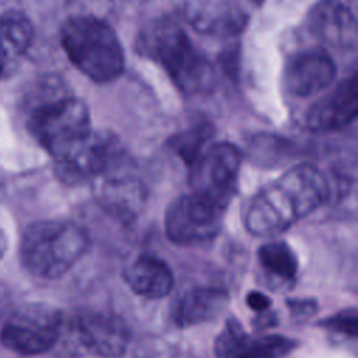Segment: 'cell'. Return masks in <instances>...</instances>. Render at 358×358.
Masks as SVG:
<instances>
[{"label":"cell","instance_id":"5bb4252c","mask_svg":"<svg viewBox=\"0 0 358 358\" xmlns=\"http://www.w3.org/2000/svg\"><path fill=\"white\" fill-rule=\"evenodd\" d=\"M337 67L330 53L320 46L294 53L284 69V87L296 98H308L331 85Z\"/></svg>","mask_w":358,"mask_h":358},{"label":"cell","instance_id":"ac0fdd59","mask_svg":"<svg viewBox=\"0 0 358 358\" xmlns=\"http://www.w3.org/2000/svg\"><path fill=\"white\" fill-rule=\"evenodd\" d=\"M126 285L143 298L161 299L166 296L173 285L175 277L169 266L152 255H140L122 273Z\"/></svg>","mask_w":358,"mask_h":358},{"label":"cell","instance_id":"277c9868","mask_svg":"<svg viewBox=\"0 0 358 358\" xmlns=\"http://www.w3.org/2000/svg\"><path fill=\"white\" fill-rule=\"evenodd\" d=\"M90 248L87 231L69 220H43L25 228L20 242L24 268L43 280L69 273Z\"/></svg>","mask_w":358,"mask_h":358},{"label":"cell","instance_id":"484cf974","mask_svg":"<svg viewBox=\"0 0 358 358\" xmlns=\"http://www.w3.org/2000/svg\"><path fill=\"white\" fill-rule=\"evenodd\" d=\"M173 358H201V357H199L194 351H192V350H189V348H179L176 352H175V355H173Z\"/></svg>","mask_w":358,"mask_h":358},{"label":"cell","instance_id":"9a60e30c","mask_svg":"<svg viewBox=\"0 0 358 358\" xmlns=\"http://www.w3.org/2000/svg\"><path fill=\"white\" fill-rule=\"evenodd\" d=\"M357 113V74L352 73L308 109L305 124L310 131L329 133L348 126Z\"/></svg>","mask_w":358,"mask_h":358},{"label":"cell","instance_id":"30bf717a","mask_svg":"<svg viewBox=\"0 0 358 358\" xmlns=\"http://www.w3.org/2000/svg\"><path fill=\"white\" fill-rule=\"evenodd\" d=\"M225 208L204 196L189 192L176 197L166 208L164 228L176 245L192 246L218 235Z\"/></svg>","mask_w":358,"mask_h":358},{"label":"cell","instance_id":"ba28073f","mask_svg":"<svg viewBox=\"0 0 358 358\" xmlns=\"http://www.w3.org/2000/svg\"><path fill=\"white\" fill-rule=\"evenodd\" d=\"M90 185L98 204L124 222L133 221L145 201V186L124 147L109 159Z\"/></svg>","mask_w":358,"mask_h":358},{"label":"cell","instance_id":"e0dca14e","mask_svg":"<svg viewBox=\"0 0 358 358\" xmlns=\"http://www.w3.org/2000/svg\"><path fill=\"white\" fill-rule=\"evenodd\" d=\"M310 32L324 45L354 48L357 45V20L352 11L340 1H322L308 13Z\"/></svg>","mask_w":358,"mask_h":358},{"label":"cell","instance_id":"6da1fadb","mask_svg":"<svg viewBox=\"0 0 358 358\" xmlns=\"http://www.w3.org/2000/svg\"><path fill=\"white\" fill-rule=\"evenodd\" d=\"M329 197L324 173L312 164H296L250 197L243 213L245 229L259 238L280 235L322 207Z\"/></svg>","mask_w":358,"mask_h":358},{"label":"cell","instance_id":"d6986e66","mask_svg":"<svg viewBox=\"0 0 358 358\" xmlns=\"http://www.w3.org/2000/svg\"><path fill=\"white\" fill-rule=\"evenodd\" d=\"M34 36V24L24 11L8 8L0 14V53L4 60H17L24 56Z\"/></svg>","mask_w":358,"mask_h":358},{"label":"cell","instance_id":"44dd1931","mask_svg":"<svg viewBox=\"0 0 358 358\" xmlns=\"http://www.w3.org/2000/svg\"><path fill=\"white\" fill-rule=\"evenodd\" d=\"M213 131L214 129L210 122L200 120L192 126H187L185 130L176 133L169 140V147L190 168L193 162L206 150L204 145L211 138Z\"/></svg>","mask_w":358,"mask_h":358},{"label":"cell","instance_id":"4fadbf2b","mask_svg":"<svg viewBox=\"0 0 358 358\" xmlns=\"http://www.w3.org/2000/svg\"><path fill=\"white\" fill-rule=\"evenodd\" d=\"M182 18L197 32L215 38L239 35L249 22V10L232 0H192L180 4Z\"/></svg>","mask_w":358,"mask_h":358},{"label":"cell","instance_id":"4316f807","mask_svg":"<svg viewBox=\"0 0 358 358\" xmlns=\"http://www.w3.org/2000/svg\"><path fill=\"white\" fill-rule=\"evenodd\" d=\"M6 249H7V238H6L4 232L0 229V257L4 255Z\"/></svg>","mask_w":358,"mask_h":358},{"label":"cell","instance_id":"7402d4cb","mask_svg":"<svg viewBox=\"0 0 358 358\" xmlns=\"http://www.w3.org/2000/svg\"><path fill=\"white\" fill-rule=\"evenodd\" d=\"M317 326L330 333L354 340L358 337V310L354 306L344 308L324 319H320Z\"/></svg>","mask_w":358,"mask_h":358},{"label":"cell","instance_id":"2e32d148","mask_svg":"<svg viewBox=\"0 0 358 358\" xmlns=\"http://www.w3.org/2000/svg\"><path fill=\"white\" fill-rule=\"evenodd\" d=\"M229 305V295L221 287H194L180 294L171 306V320L180 329L211 322Z\"/></svg>","mask_w":358,"mask_h":358},{"label":"cell","instance_id":"3957f363","mask_svg":"<svg viewBox=\"0 0 358 358\" xmlns=\"http://www.w3.org/2000/svg\"><path fill=\"white\" fill-rule=\"evenodd\" d=\"M60 43L76 69L95 83L113 81L124 70V50L116 31L96 15L67 17L60 27Z\"/></svg>","mask_w":358,"mask_h":358},{"label":"cell","instance_id":"ffe728a7","mask_svg":"<svg viewBox=\"0 0 358 358\" xmlns=\"http://www.w3.org/2000/svg\"><path fill=\"white\" fill-rule=\"evenodd\" d=\"M259 264L270 280L291 285L298 273V257L285 241H271L257 250Z\"/></svg>","mask_w":358,"mask_h":358},{"label":"cell","instance_id":"52a82bcc","mask_svg":"<svg viewBox=\"0 0 358 358\" xmlns=\"http://www.w3.org/2000/svg\"><path fill=\"white\" fill-rule=\"evenodd\" d=\"M64 313L45 302L18 305L0 330L1 344L21 355H39L52 351L62 329Z\"/></svg>","mask_w":358,"mask_h":358},{"label":"cell","instance_id":"cb8c5ba5","mask_svg":"<svg viewBox=\"0 0 358 358\" xmlns=\"http://www.w3.org/2000/svg\"><path fill=\"white\" fill-rule=\"evenodd\" d=\"M246 305L256 313H260V312H266V310H270L271 308V299L260 292V291H250L248 295H246Z\"/></svg>","mask_w":358,"mask_h":358},{"label":"cell","instance_id":"8fae6325","mask_svg":"<svg viewBox=\"0 0 358 358\" xmlns=\"http://www.w3.org/2000/svg\"><path fill=\"white\" fill-rule=\"evenodd\" d=\"M122 147L113 134L92 129L76 145L52 159L55 173L63 183L70 186L90 185Z\"/></svg>","mask_w":358,"mask_h":358},{"label":"cell","instance_id":"8992f818","mask_svg":"<svg viewBox=\"0 0 358 358\" xmlns=\"http://www.w3.org/2000/svg\"><path fill=\"white\" fill-rule=\"evenodd\" d=\"M27 123L32 137L52 159L92 131L87 103L73 95H60L36 103Z\"/></svg>","mask_w":358,"mask_h":358},{"label":"cell","instance_id":"d4e9b609","mask_svg":"<svg viewBox=\"0 0 358 358\" xmlns=\"http://www.w3.org/2000/svg\"><path fill=\"white\" fill-rule=\"evenodd\" d=\"M277 324H278V316L273 310L256 313V316L252 319V326L256 331H264L275 327Z\"/></svg>","mask_w":358,"mask_h":358},{"label":"cell","instance_id":"603a6c76","mask_svg":"<svg viewBox=\"0 0 358 358\" xmlns=\"http://www.w3.org/2000/svg\"><path fill=\"white\" fill-rule=\"evenodd\" d=\"M285 305L295 319L312 317L319 310V303L313 298H291L285 301Z\"/></svg>","mask_w":358,"mask_h":358},{"label":"cell","instance_id":"5b68a950","mask_svg":"<svg viewBox=\"0 0 358 358\" xmlns=\"http://www.w3.org/2000/svg\"><path fill=\"white\" fill-rule=\"evenodd\" d=\"M131 333L123 319L103 312H77L63 317L52 351L57 358H122Z\"/></svg>","mask_w":358,"mask_h":358},{"label":"cell","instance_id":"7a4b0ae2","mask_svg":"<svg viewBox=\"0 0 358 358\" xmlns=\"http://www.w3.org/2000/svg\"><path fill=\"white\" fill-rule=\"evenodd\" d=\"M134 48L141 57L164 67L173 84L187 95L210 92L215 85L211 60L171 17L147 22L138 31Z\"/></svg>","mask_w":358,"mask_h":358},{"label":"cell","instance_id":"9c48e42d","mask_svg":"<svg viewBox=\"0 0 358 358\" xmlns=\"http://www.w3.org/2000/svg\"><path fill=\"white\" fill-rule=\"evenodd\" d=\"M242 152L231 143H214L189 168L190 192L207 197L227 210L236 193Z\"/></svg>","mask_w":358,"mask_h":358},{"label":"cell","instance_id":"83f0119b","mask_svg":"<svg viewBox=\"0 0 358 358\" xmlns=\"http://www.w3.org/2000/svg\"><path fill=\"white\" fill-rule=\"evenodd\" d=\"M4 66H6V60H4V57H3V56H1V53H0V77H1V74H3Z\"/></svg>","mask_w":358,"mask_h":358},{"label":"cell","instance_id":"7c38bea8","mask_svg":"<svg viewBox=\"0 0 358 358\" xmlns=\"http://www.w3.org/2000/svg\"><path fill=\"white\" fill-rule=\"evenodd\" d=\"M299 340L284 334L250 336L236 317H228L214 340L215 358H285L299 347Z\"/></svg>","mask_w":358,"mask_h":358}]
</instances>
